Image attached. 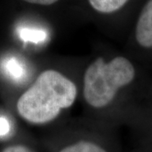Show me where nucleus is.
<instances>
[{"label": "nucleus", "mask_w": 152, "mask_h": 152, "mask_svg": "<svg viewBox=\"0 0 152 152\" xmlns=\"http://www.w3.org/2000/svg\"><path fill=\"white\" fill-rule=\"evenodd\" d=\"M26 3L29 4H37V5H43L48 6L52 5L55 3L58 2L59 0H23Z\"/></svg>", "instance_id": "8"}, {"label": "nucleus", "mask_w": 152, "mask_h": 152, "mask_svg": "<svg viewBox=\"0 0 152 152\" xmlns=\"http://www.w3.org/2000/svg\"><path fill=\"white\" fill-rule=\"evenodd\" d=\"M10 131V124L8 121L4 118H0V136H4L7 134Z\"/></svg>", "instance_id": "9"}, {"label": "nucleus", "mask_w": 152, "mask_h": 152, "mask_svg": "<svg viewBox=\"0 0 152 152\" xmlns=\"http://www.w3.org/2000/svg\"><path fill=\"white\" fill-rule=\"evenodd\" d=\"M151 120H152V107H151Z\"/></svg>", "instance_id": "10"}, {"label": "nucleus", "mask_w": 152, "mask_h": 152, "mask_svg": "<svg viewBox=\"0 0 152 152\" xmlns=\"http://www.w3.org/2000/svg\"><path fill=\"white\" fill-rule=\"evenodd\" d=\"M77 95L76 85L68 77L55 69H46L18 99L17 112L31 124H46L72 107Z\"/></svg>", "instance_id": "1"}, {"label": "nucleus", "mask_w": 152, "mask_h": 152, "mask_svg": "<svg viewBox=\"0 0 152 152\" xmlns=\"http://www.w3.org/2000/svg\"><path fill=\"white\" fill-rule=\"evenodd\" d=\"M2 152H35L31 149L22 145H15L6 147Z\"/></svg>", "instance_id": "7"}, {"label": "nucleus", "mask_w": 152, "mask_h": 152, "mask_svg": "<svg viewBox=\"0 0 152 152\" xmlns=\"http://www.w3.org/2000/svg\"><path fill=\"white\" fill-rule=\"evenodd\" d=\"M59 152H107V151L93 142L82 140L64 147Z\"/></svg>", "instance_id": "5"}, {"label": "nucleus", "mask_w": 152, "mask_h": 152, "mask_svg": "<svg viewBox=\"0 0 152 152\" xmlns=\"http://www.w3.org/2000/svg\"><path fill=\"white\" fill-rule=\"evenodd\" d=\"M135 65L126 57L110 61L99 57L88 66L83 79V96L90 107L104 108L112 103L120 91L135 82Z\"/></svg>", "instance_id": "2"}, {"label": "nucleus", "mask_w": 152, "mask_h": 152, "mask_svg": "<svg viewBox=\"0 0 152 152\" xmlns=\"http://www.w3.org/2000/svg\"><path fill=\"white\" fill-rule=\"evenodd\" d=\"M130 0H88L94 10L102 14H112L123 9Z\"/></svg>", "instance_id": "4"}, {"label": "nucleus", "mask_w": 152, "mask_h": 152, "mask_svg": "<svg viewBox=\"0 0 152 152\" xmlns=\"http://www.w3.org/2000/svg\"><path fill=\"white\" fill-rule=\"evenodd\" d=\"M4 67H5L6 71L9 73V75L14 79L18 80L23 75V73H24L23 68L18 63V61L15 58H10V60H8L5 63Z\"/></svg>", "instance_id": "6"}, {"label": "nucleus", "mask_w": 152, "mask_h": 152, "mask_svg": "<svg viewBox=\"0 0 152 152\" xmlns=\"http://www.w3.org/2000/svg\"><path fill=\"white\" fill-rule=\"evenodd\" d=\"M134 40L139 49L152 52V0H145L139 12L134 28Z\"/></svg>", "instance_id": "3"}]
</instances>
